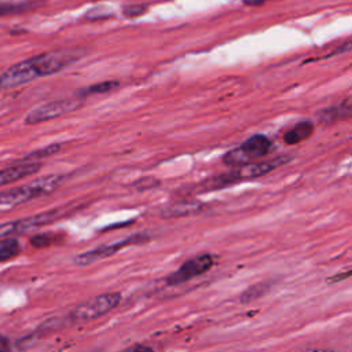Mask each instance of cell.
<instances>
[{"label": "cell", "mask_w": 352, "mask_h": 352, "mask_svg": "<svg viewBox=\"0 0 352 352\" xmlns=\"http://www.w3.org/2000/svg\"><path fill=\"white\" fill-rule=\"evenodd\" d=\"M292 157L289 155H279L276 158H272L270 161H261V162H250L246 165H241L236 166L232 170H228L226 173H220L216 175L213 177L206 179L205 182H202L198 187L199 191H212V190H219L235 183H239L242 180H250V179H256L260 176H264L272 170H275L276 168L282 166L283 164L289 162Z\"/></svg>", "instance_id": "obj_1"}, {"label": "cell", "mask_w": 352, "mask_h": 352, "mask_svg": "<svg viewBox=\"0 0 352 352\" xmlns=\"http://www.w3.org/2000/svg\"><path fill=\"white\" fill-rule=\"evenodd\" d=\"M65 180L60 175H48L30 183L12 187L0 192V209H11L34 198H40L55 191Z\"/></svg>", "instance_id": "obj_2"}, {"label": "cell", "mask_w": 352, "mask_h": 352, "mask_svg": "<svg viewBox=\"0 0 352 352\" xmlns=\"http://www.w3.org/2000/svg\"><path fill=\"white\" fill-rule=\"evenodd\" d=\"M121 302V294L114 293H103L95 297H91L78 305H76L66 316L65 320L67 324H78L91 322L102 318L103 315L113 311Z\"/></svg>", "instance_id": "obj_3"}, {"label": "cell", "mask_w": 352, "mask_h": 352, "mask_svg": "<svg viewBox=\"0 0 352 352\" xmlns=\"http://www.w3.org/2000/svg\"><path fill=\"white\" fill-rule=\"evenodd\" d=\"M272 150V142L264 135H253L242 144L232 148L224 155V164L228 166H241L250 164L253 160H258L267 155Z\"/></svg>", "instance_id": "obj_4"}, {"label": "cell", "mask_w": 352, "mask_h": 352, "mask_svg": "<svg viewBox=\"0 0 352 352\" xmlns=\"http://www.w3.org/2000/svg\"><path fill=\"white\" fill-rule=\"evenodd\" d=\"M82 103H84V98L78 96V95L44 103L41 106L34 107L33 110H30L26 114L25 124L34 125V124H40V122L60 117L63 114H67V113H72V111L77 110L78 107L82 106Z\"/></svg>", "instance_id": "obj_5"}, {"label": "cell", "mask_w": 352, "mask_h": 352, "mask_svg": "<svg viewBox=\"0 0 352 352\" xmlns=\"http://www.w3.org/2000/svg\"><path fill=\"white\" fill-rule=\"evenodd\" d=\"M63 214V209H51L47 212H41L29 217L12 220L0 224V238L11 236L15 234H25L29 231H34L43 226H47Z\"/></svg>", "instance_id": "obj_6"}, {"label": "cell", "mask_w": 352, "mask_h": 352, "mask_svg": "<svg viewBox=\"0 0 352 352\" xmlns=\"http://www.w3.org/2000/svg\"><path fill=\"white\" fill-rule=\"evenodd\" d=\"M214 265V257L210 253H202L195 257L184 261L176 271L170 272L165 283L168 286H179L184 282H188L205 272H208Z\"/></svg>", "instance_id": "obj_7"}, {"label": "cell", "mask_w": 352, "mask_h": 352, "mask_svg": "<svg viewBox=\"0 0 352 352\" xmlns=\"http://www.w3.org/2000/svg\"><path fill=\"white\" fill-rule=\"evenodd\" d=\"M146 239V235L143 234H135V235H129V236H125V238H121L118 241H114V242H109V243H104V245H100V246H96L91 250H87V252H82L77 256L73 257V261L74 264L77 265H89V264H94L99 260H103L106 257H110L113 254H116L118 250L129 246V245H133V243H140Z\"/></svg>", "instance_id": "obj_8"}, {"label": "cell", "mask_w": 352, "mask_h": 352, "mask_svg": "<svg viewBox=\"0 0 352 352\" xmlns=\"http://www.w3.org/2000/svg\"><path fill=\"white\" fill-rule=\"evenodd\" d=\"M77 55L67 51H51L30 58L38 77L55 74L77 60Z\"/></svg>", "instance_id": "obj_9"}, {"label": "cell", "mask_w": 352, "mask_h": 352, "mask_svg": "<svg viewBox=\"0 0 352 352\" xmlns=\"http://www.w3.org/2000/svg\"><path fill=\"white\" fill-rule=\"evenodd\" d=\"M38 77L30 59L22 60L0 73V91L28 84Z\"/></svg>", "instance_id": "obj_10"}, {"label": "cell", "mask_w": 352, "mask_h": 352, "mask_svg": "<svg viewBox=\"0 0 352 352\" xmlns=\"http://www.w3.org/2000/svg\"><path fill=\"white\" fill-rule=\"evenodd\" d=\"M41 168L40 162H29V161H21L15 165L7 166L4 169H0V187L6 186L8 183L21 180L23 177H28L33 173H36Z\"/></svg>", "instance_id": "obj_11"}, {"label": "cell", "mask_w": 352, "mask_h": 352, "mask_svg": "<svg viewBox=\"0 0 352 352\" xmlns=\"http://www.w3.org/2000/svg\"><path fill=\"white\" fill-rule=\"evenodd\" d=\"M351 107H352L351 99L346 98L337 104L329 106V107L318 111V121L327 125V124L337 122L340 120H346L351 116Z\"/></svg>", "instance_id": "obj_12"}, {"label": "cell", "mask_w": 352, "mask_h": 352, "mask_svg": "<svg viewBox=\"0 0 352 352\" xmlns=\"http://www.w3.org/2000/svg\"><path fill=\"white\" fill-rule=\"evenodd\" d=\"M205 208L204 204L201 202H176L172 204L166 208L162 209L161 216L165 219H175V217H184V216H191V214H197L199 212H202Z\"/></svg>", "instance_id": "obj_13"}, {"label": "cell", "mask_w": 352, "mask_h": 352, "mask_svg": "<svg viewBox=\"0 0 352 352\" xmlns=\"http://www.w3.org/2000/svg\"><path fill=\"white\" fill-rule=\"evenodd\" d=\"M312 132H314V125L311 121H300L283 135V139L287 144H297L308 139L312 135Z\"/></svg>", "instance_id": "obj_14"}, {"label": "cell", "mask_w": 352, "mask_h": 352, "mask_svg": "<svg viewBox=\"0 0 352 352\" xmlns=\"http://www.w3.org/2000/svg\"><path fill=\"white\" fill-rule=\"evenodd\" d=\"M21 253V243L16 238L6 236L0 239V261H7L14 258Z\"/></svg>", "instance_id": "obj_15"}, {"label": "cell", "mask_w": 352, "mask_h": 352, "mask_svg": "<svg viewBox=\"0 0 352 352\" xmlns=\"http://www.w3.org/2000/svg\"><path fill=\"white\" fill-rule=\"evenodd\" d=\"M120 87L118 81H103V82H98L94 85H89L87 88H82L81 91L77 92L78 96H85V95H95V94H109L114 89H117Z\"/></svg>", "instance_id": "obj_16"}, {"label": "cell", "mask_w": 352, "mask_h": 352, "mask_svg": "<svg viewBox=\"0 0 352 352\" xmlns=\"http://www.w3.org/2000/svg\"><path fill=\"white\" fill-rule=\"evenodd\" d=\"M268 289H270V285H265V283L253 285V286L248 287V289L241 294V302H250V301L258 298L260 296H263Z\"/></svg>", "instance_id": "obj_17"}, {"label": "cell", "mask_w": 352, "mask_h": 352, "mask_svg": "<svg viewBox=\"0 0 352 352\" xmlns=\"http://www.w3.org/2000/svg\"><path fill=\"white\" fill-rule=\"evenodd\" d=\"M59 144H51V146H47L44 148H38L30 154H28L22 161H29V162H37V160H43L45 157H50L52 154H55L58 150H59Z\"/></svg>", "instance_id": "obj_18"}, {"label": "cell", "mask_w": 352, "mask_h": 352, "mask_svg": "<svg viewBox=\"0 0 352 352\" xmlns=\"http://www.w3.org/2000/svg\"><path fill=\"white\" fill-rule=\"evenodd\" d=\"M28 8L26 3H14V4H0V16L14 12H21Z\"/></svg>", "instance_id": "obj_19"}, {"label": "cell", "mask_w": 352, "mask_h": 352, "mask_svg": "<svg viewBox=\"0 0 352 352\" xmlns=\"http://www.w3.org/2000/svg\"><path fill=\"white\" fill-rule=\"evenodd\" d=\"M30 242L34 248H45V246L51 245L52 241H51V236L48 234H37L30 239Z\"/></svg>", "instance_id": "obj_20"}, {"label": "cell", "mask_w": 352, "mask_h": 352, "mask_svg": "<svg viewBox=\"0 0 352 352\" xmlns=\"http://www.w3.org/2000/svg\"><path fill=\"white\" fill-rule=\"evenodd\" d=\"M146 7L142 6V4H135V6H128L125 10H124V14L126 16H138V15H142L143 12H146Z\"/></svg>", "instance_id": "obj_21"}, {"label": "cell", "mask_w": 352, "mask_h": 352, "mask_svg": "<svg viewBox=\"0 0 352 352\" xmlns=\"http://www.w3.org/2000/svg\"><path fill=\"white\" fill-rule=\"evenodd\" d=\"M121 352H154V349L150 345L146 344H133L125 349H122Z\"/></svg>", "instance_id": "obj_22"}, {"label": "cell", "mask_w": 352, "mask_h": 352, "mask_svg": "<svg viewBox=\"0 0 352 352\" xmlns=\"http://www.w3.org/2000/svg\"><path fill=\"white\" fill-rule=\"evenodd\" d=\"M349 275H351V271L348 270V271H345V272L336 274V276H330V278H327V279H326V282H327V283H337V282H340V280H342V279H348V278H349Z\"/></svg>", "instance_id": "obj_23"}, {"label": "cell", "mask_w": 352, "mask_h": 352, "mask_svg": "<svg viewBox=\"0 0 352 352\" xmlns=\"http://www.w3.org/2000/svg\"><path fill=\"white\" fill-rule=\"evenodd\" d=\"M242 1L246 6H260V4H264L268 0H242Z\"/></svg>", "instance_id": "obj_24"}, {"label": "cell", "mask_w": 352, "mask_h": 352, "mask_svg": "<svg viewBox=\"0 0 352 352\" xmlns=\"http://www.w3.org/2000/svg\"><path fill=\"white\" fill-rule=\"evenodd\" d=\"M6 351H7V338L0 334V352H6Z\"/></svg>", "instance_id": "obj_25"}, {"label": "cell", "mask_w": 352, "mask_h": 352, "mask_svg": "<svg viewBox=\"0 0 352 352\" xmlns=\"http://www.w3.org/2000/svg\"><path fill=\"white\" fill-rule=\"evenodd\" d=\"M302 352H338V351L324 349V348H315V349H307V351H302Z\"/></svg>", "instance_id": "obj_26"}]
</instances>
